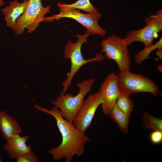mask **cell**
Instances as JSON below:
<instances>
[{
  "mask_svg": "<svg viewBox=\"0 0 162 162\" xmlns=\"http://www.w3.org/2000/svg\"><path fill=\"white\" fill-rule=\"evenodd\" d=\"M94 82V79H91L84 80L81 82L76 83L79 92L75 96L72 94L64 93L61 91L56 99L50 101V103L58 108L64 118L73 123L83 104L85 96L91 91Z\"/></svg>",
  "mask_w": 162,
  "mask_h": 162,
  "instance_id": "2",
  "label": "cell"
},
{
  "mask_svg": "<svg viewBox=\"0 0 162 162\" xmlns=\"http://www.w3.org/2000/svg\"><path fill=\"white\" fill-rule=\"evenodd\" d=\"M162 48V38L154 45H152L147 48H144L140 51L135 55L134 58L136 63L137 64H140L145 59L149 58V56L153 50L159 48Z\"/></svg>",
  "mask_w": 162,
  "mask_h": 162,
  "instance_id": "18",
  "label": "cell"
},
{
  "mask_svg": "<svg viewBox=\"0 0 162 162\" xmlns=\"http://www.w3.org/2000/svg\"><path fill=\"white\" fill-rule=\"evenodd\" d=\"M115 106L120 110L130 116L133 107V102L130 96L121 93Z\"/></svg>",
  "mask_w": 162,
  "mask_h": 162,
  "instance_id": "17",
  "label": "cell"
},
{
  "mask_svg": "<svg viewBox=\"0 0 162 162\" xmlns=\"http://www.w3.org/2000/svg\"><path fill=\"white\" fill-rule=\"evenodd\" d=\"M0 130L7 141L22 132V128L16 120L4 111H0Z\"/></svg>",
  "mask_w": 162,
  "mask_h": 162,
  "instance_id": "13",
  "label": "cell"
},
{
  "mask_svg": "<svg viewBox=\"0 0 162 162\" xmlns=\"http://www.w3.org/2000/svg\"><path fill=\"white\" fill-rule=\"evenodd\" d=\"M162 65H159L157 66V68L159 71L160 72H162Z\"/></svg>",
  "mask_w": 162,
  "mask_h": 162,
  "instance_id": "22",
  "label": "cell"
},
{
  "mask_svg": "<svg viewBox=\"0 0 162 162\" xmlns=\"http://www.w3.org/2000/svg\"><path fill=\"white\" fill-rule=\"evenodd\" d=\"M57 6L59 8L81 9L89 13L98 11L97 9L91 4L89 0H78L76 3L70 4L58 3Z\"/></svg>",
  "mask_w": 162,
  "mask_h": 162,
  "instance_id": "16",
  "label": "cell"
},
{
  "mask_svg": "<svg viewBox=\"0 0 162 162\" xmlns=\"http://www.w3.org/2000/svg\"><path fill=\"white\" fill-rule=\"evenodd\" d=\"M34 106L38 111L52 116L55 118L57 126L61 133L62 141L58 146L50 149L48 153L52 156L53 160L64 158L66 162H71L75 155L78 157L85 153L84 147L89 138L71 123L62 116L56 106L50 110L41 107L36 104Z\"/></svg>",
  "mask_w": 162,
  "mask_h": 162,
  "instance_id": "1",
  "label": "cell"
},
{
  "mask_svg": "<svg viewBox=\"0 0 162 162\" xmlns=\"http://www.w3.org/2000/svg\"><path fill=\"white\" fill-rule=\"evenodd\" d=\"M117 77L119 90L125 95L130 96L133 93L146 92L158 97L160 92L156 83L141 74L125 70L119 71Z\"/></svg>",
  "mask_w": 162,
  "mask_h": 162,
  "instance_id": "4",
  "label": "cell"
},
{
  "mask_svg": "<svg viewBox=\"0 0 162 162\" xmlns=\"http://www.w3.org/2000/svg\"><path fill=\"white\" fill-rule=\"evenodd\" d=\"M90 34V33L87 32L83 35H76L78 38L77 42L73 43L69 41L64 47V58L70 59L71 68L62 83L63 90L62 91L64 93L70 86L74 75L82 66L90 62L102 61L105 58V56L98 53L96 54L95 57L92 58L88 60L83 58L81 52V47L84 43H87V39Z\"/></svg>",
  "mask_w": 162,
  "mask_h": 162,
  "instance_id": "3",
  "label": "cell"
},
{
  "mask_svg": "<svg viewBox=\"0 0 162 162\" xmlns=\"http://www.w3.org/2000/svg\"><path fill=\"white\" fill-rule=\"evenodd\" d=\"M156 55L158 56L160 59H162V49L161 48L158 49V50L156 52Z\"/></svg>",
  "mask_w": 162,
  "mask_h": 162,
  "instance_id": "21",
  "label": "cell"
},
{
  "mask_svg": "<svg viewBox=\"0 0 162 162\" xmlns=\"http://www.w3.org/2000/svg\"><path fill=\"white\" fill-rule=\"evenodd\" d=\"M117 124L119 130L125 133L128 132L130 116L114 106L108 114Z\"/></svg>",
  "mask_w": 162,
  "mask_h": 162,
  "instance_id": "14",
  "label": "cell"
},
{
  "mask_svg": "<svg viewBox=\"0 0 162 162\" xmlns=\"http://www.w3.org/2000/svg\"><path fill=\"white\" fill-rule=\"evenodd\" d=\"M60 13L50 17H44V21L52 22L63 17L72 18L81 24L86 29L87 32L92 35L98 34L102 37L105 35L106 31L99 25L98 22L101 17V14L98 11L89 14L81 13L79 10L59 8Z\"/></svg>",
  "mask_w": 162,
  "mask_h": 162,
  "instance_id": "7",
  "label": "cell"
},
{
  "mask_svg": "<svg viewBox=\"0 0 162 162\" xmlns=\"http://www.w3.org/2000/svg\"><path fill=\"white\" fill-rule=\"evenodd\" d=\"M150 138L151 142L154 144L160 143L162 141V131H154L151 134Z\"/></svg>",
  "mask_w": 162,
  "mask_h": 162,
  "instance_id": "20",
  "label": "cell"
},
{
  "mask_svg": "<svg viewBox=\"0 0 162 162\" xmlns=\"http://www.w3.org/2000/svg\"><path fill=\"white\" fill-rule=\"evenodd\" d=\"M29 138L30 136L28 135L21 136L20 134L17 135L7 141L3 148L8 152L11 159H16L22 154L31 151V146L26 145V142Z\"/></svg>",
  "mask_w": 162,
  "mask_h": 162,
  "instance_id": "11",
  "label": "cell"
},
{
  "mask_svg": "<svg viewBox=\"0 0 162 162\" xmlns=\"http://www.w3.org/2000/svg\"><path fill=\"white\" fill-rule=\"evenodd\" d=\"M50 8L49 5L43 6L41 0H28L24 12L16 22L15 35L22 34L26 29L28 34L35 31Z\"/></svg>",
  "mask_w": 162,
  "mask_h": 162,
  "instance_id": "5",
  "label": "cell"
},
{
  "mask_svg": "<svg viewBox=\"0 0 162 162\" xmlns=\"http://www.w3.org/2000/svg\"><path fill=\"white\" fill-rule=\"evenodd\" d=\"M103 102L101 94L99 91L93 94H90L84 100L83 104L74 119V125L85 133L90 125L98 106Z\"/></svg>",
  "mask_w": 162,
  "mask_h": 162,
  "instance_id": "9",
  "label": "cell"
},
{
  "mask_svg": "<svg viewBox=\"0 0 162 162\" xmlns=\"http://www.w3.org/2000/svg\"><path fill=\"white\" fill-rule=\"evenodd\" d=\"M2 162V161H1V159L0 158V162Z\"/></svg>",
  "mask_w": 162,
  "mask_h": 162,
  "instance_id": "24",
  "label": "cell"
},
{
  "mask_svg": "<svg viewBox=\"0 0 162 162\" xmlns=\"http://www.w3.org/2000/svg\"><path fill=\"white\" fill-rule=\"evenodd\" d=\"M99 91L103 100L101 104L102 111L104 114L108 115L121 93L117 75L115 73H112L107 76L101 84Z\"/></svg>",
  "mask_w": 162,
  "mask_h": 162,
  "instance_id": "10",
  "label": "cell"
},
{
  "mask_svg": "<svg viewBox=\"0 0 162 162\" xmlns=\"http://www.w3.org/2000/svg\"><path fill=\"white\" fill-rule=\"evenodd\" d=\"M39 161L38 157L31 151L22 154L16 159L17 162H38Z\"/></svg>",
  "mask_w": 162,
  "mask_h": 162,
  "instance_id": "19",
  "label": "cell"
},
{
  "mask_svg": "<svg viewBox=\"0 0 162 162\" xmlns=\"http://www.w3.org/2000/svg\"><path fill=\"white\" fill-rule=\"evenodd\" d=\"M45 1H47V0H45Z\"/></svg>",
  "mask_w": 162,
  "mask_h": 162,
  "instance_id": "25",
  "label": "cell"
},
{
  "mask_svg": "<svg viewBox=\"0 0 162 162\" xmlns=\"http://www.w3.org/2000/svg\"><path fill=\"white\" fill-rule=\"evenodd\" d=\"M4 2L3 0H0V6L4 5Z\"/></svg>",
  "mask_w": 162,
  "mask_h": 162,
  "instance_id": "23",
  "label": "cell"
},
{
  "mask_svg": "<svg viewBox=\"0 0 162 162\" xmlns=\"http://www.w3.org/2000/svg\"><path fill=\"white\" fill-rule=\"evenodd\" d=\"M142 122L146 129L162 131V120L153 116L146 112L142 117Z\"/></svg>",
  "mask_w": 162,
  "mask_h": 162,
  "instance_id": "15",
  "label": "cell"
},
{
  "mask_svg": "<svg viewBox=\"0 0 162 162\" xmlns=\"http://www.w3.org/2000/svg\"><path fill=\"white\" fill-rule=\"evenodd\" d=\"M28 0H24L20 3L17 0L11 2L8 6L1 11L4 14L7 26L14 32L17 20L22 15L26 9Z\"/></svg>",
  "mask_w": 162,
  "mask_h": 162,
  "instance_id": "12",
  "label": "cell"
},
{
  "mask_svg": "<svg viewBox=\"0 0 162 162\" xmlns=\"http://www.w3.org/2000/svg\"><path fill=\"white\" fill-rule=\"evenodd\" d=\"M101 53L108 59L113 60L118 64L119 71L130 70L131 59L127 46L122 38L112 34L102 41Z\"/></svg>",
  "mask_w": 162,
  "mask_h": 162,
  "instance_id": "8",
  "label": "cell"
},
{
  "mask_svg": "<svg viewBox=\"0 0 162 162\" xmlns=\"http://www.w3.org/2000/svg\"><path fill=\"white\" fill-rule=\"evenodd\" d=\"M144 21L146 24L145 27L138 30L129 31L126 37L122 39L127 46L136 41L143 43L145 48H148L153 44L154 39L158 37V33L162 29V9L145 17Z\"/></svg>",
  "mask_w": 162,
  "mask_h": 162,
  "instance_id": "6",
  "label": "cell"
}]
</instances>
